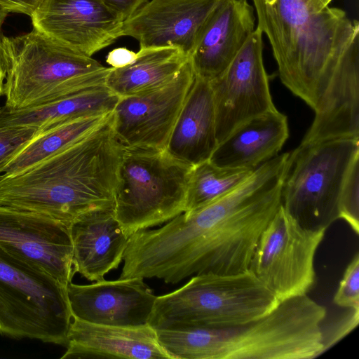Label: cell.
Instances as JSON below:
<instances>
[{"label": "cell", "mask_w": 359, "mask_h": 359, "mask_svg": "<svg viewBox=\"0 0 359 359\" xmlns=\"http://www.w3.org/2000/svg\"><path fill=\"white\" fill-rule=\"evenodd\" d=\"M67 287L0 248V334L66 346L72 319Z\"/></svg>", "instance_id": "9"}, {"label": "cell", "mask_w": 359, "mask_h": 359, "mask_svg": "<svg viewBox=\"0 0 359 359\" xmlns=\"http://www.w3.org/2000/svg\"><path fill=\"white\" fill-rule=\"evenodd\" d=\"M333 302L339 307L359 311V254L346 266Z\"/></svg>", "instance_id": "27"}, {"label": "cell", "mask_w": 359, "mask_h": 359, "mask_svg": "<svg viewBox=\"0 0 359 359\" xmlns=\"http://www.w3.org/2000/svg\"><path fill=\"white\" fill-rule=\"evenodd\" d=\"M326 316L327 309L305 294L236 326L156 330L173 359H312L325 351Z\"/></svg>", "instance_id": "4"}, {"label": "cell", "mask_w": 359, "mask_h": 359, "mask_svg": "<svg viewBox=\"0 0 359 359\" xmlns=\"http://www.w3.org/2000/svg\"><path fill=\"white\" fill-rule=\"evenodd\" d=\"M118 99L104 85L20 111H8L0 107V126L32 127L39 133L69 120L110 113Z\"/></svg>", "instance_id": "23"}, {"label": "cell", "mask_w": 359, "mask_h": 359, "mask_svg": "<svg viewBox=\"0 0 359 359\" xmlns=\"http://www.w3.org/2000/svg\"><path fill=\"white\" fill-rule=\"evenodd\" d=\"M192 168L165 149L123 146L114 212L129 237L184 212Z\"/></svg>", "instance_id": "7"}, {"label": "cell", "mask_w": 359, "mask_h": 359, "mask_svg": "<svg viewBox=\"0 0 359 359\" xmlns=\"http://www.w3.org/2000/svg\"><path fill=\"white\" fill-rule=\"evenodd\" d=\"M254 170L222 167L210 160L193 166L189 178L184 212L198 210L243 182Z\"/></svg>", "instance_id": "25"}, {"label": "cell", "mask_w": 359, "mask_h": 359, "mask_svg": "<svg viewBox=\"0 0 359 359\" xmlns=\"http://www.w3.org/2000/svg\"><path fill=\"white\" fill-rule=\"evenodd\" d=\"M217 146L210 81L195 76L165 149L175 158L194 166L210 160Z\"/></svg>", "instance_id": "20"}, {"label": "cell", "mask_w": 359, "mask_h": 359, "mask_svg": "<svg viewBox=\"0 0 359 359\" xmlns=\"http://www.w3.org/2000/svg\"><path fill=\"white\" fill-rule=\"evenodd\" d=\"M189 58L174 46L140 48L132 64L111 67L105 86L118 97L149 91L171 81Z\"/></svg>", "instance_id": "22"}, {"label": "cell", "mask_w": 359, "mask_h": 359, "mask_svg": "<svg viewBox=\"0 0 359 359\" xmlns=\"http://www.w3.org/2000/svg\"><path fill=\"white\" fill-rule=\"evenodd\" d=\"M219 0H150L126 19L121 36L140 48L174 46L191 55Z\"/></svg>", "instance_id": "15"}, {"label": "cell", "mask_w": 359, "mask_h": 359, "mask_svg": "<svg viewBox=\"0 0 359 359\" xmlns=\"http://www.w3.org/2000/svg\"><path fill=\"white\" fill-rule=\"evenodd\" d=\"M37 133L32 127L0 126V162L13 154Z\"/></svg>", "instance_id": "28"}, {"label": "cell", "mask_w": 359, "mask_h": 359, "mask_svg": "<svg viewBox=\"0 0 359 359\" xmlns=\"http://www.w3.org/2000/svg\"><path fill=\"white\" fill-rule=\"evenodd\" d=\"M111 112L69 120L37 133L0 162V177L18 173L75 142L100 126Z\"/></svg>", "instance_id": "24"}, {"label": "cell", "mask_w": 359, "mask_h": 359, "mask_svg": "<svg viewBox=\"0 0 359 359\" xmlns=\"http://www.w3.org/2000/svg\"><path fill=\"white\" fill-rule=\"evenodd\" d=\"M288 152L255 168L233 189L163 226L136 231L123 257L128 276L175 284L196 274L248 269L262 233L281 205Z\"/></svg>", "instance_id": "1"}, {"label": "cell", "mask_w": 359, "mask_h": 359, "mask_svg": "<svg viewBox=\"0 0 359 359\" xmlns=\"http://www.w3.org/2000/svg\"><path fill=\"white\" fill-rule=\"evenodd\" d=\"M1 56L6 76L4 95L8 111L41 106L105 85L111 67L35 29L3 36Z\"/></svg>", "instance_id": "5"}, {"label": "cell", "mask_w": 359, "mask_h": 359, "mask_svg": "<svg viewBox=\"0 0 359 359\" xmlns=\"http://www.w3.org/2000/svg\"><path fill=\"white\" fill-rule=\"evenodd\" d=\"M136 58V53L126 48L119 47L111 50L106 57V62L112 68L118 69L132 64Z\"/></svg>", "instance_id": "29"}, {"label": "cell", "mask_w": 359, "mask_h": 359, "mask_svg": "<svg viewBox=\"0 0 359 359\" xmlns=\"http://www.w3.org/2000/svg\"><path fill=\"white\" fill-rule=\"evenodd\" d=\"M332 1V0H314L316 4L321 8H325L328 6Z\"/></svg>", "instance_id": "33"}, {"label": "cell", "mask_w": 359, "mask_h": 359, "mask_svg": "<svg viewBox=\"0 0 359 359\" xmlns=\"http://www.w3.org/2000/svg\"><path fill=\"white\" fill-rule=\"evenodd\" d=\"M72 318L101 325H147L156 297L144 278L103 280L67 285Z\"/></svg>", "instance_id": "16"}, {"label": "cell", "mask_w": 359, "mask_h": 359, "mask_svg": "<svg viewBox=\"0 0 359 359\" xmlns=\"http://www.w3.org/2000/svg\"><path fill=\"white\" fill-rule=\"evenodd\" d=\"M195 79L190 58L167 84L119 97L113 111L114 133L126 147L165 149Z\"/></svg>", "instance_id": "12"}, {"label": "cell", "mask_w": 359, "mask_h": 359, "mask_svg": "<svg viewBox=\"0 0 359 359\" xmlns=\"http://www.w3.org/2000/svg\"><path fill=\"white\" fill-rule=\"evenodd\" d=\"M339 219H344L359 233V158L353 163L343 186L339 203Z\"/></svg>", "instance_id": "26"}, {"label": "cell", "mask_w": 359, "mask_h": 359, "mask_svg": "<svg viewBox=\"0 0 359 359\" xmlns=\"http://www.w3.org/2000/svg\"><path fill=\"white\" fill-rule=\"evenodd\" d=\"M326 230L302 226L280 205L262 233L248 269L280 302L307 294L316 282L315 256Z\"/></svg>", "instance_id": "10"}, {"label": "cell", "mask_w": 359, "mask_h": 359, "mask_svg": "<svg viewBox=\"0 0 359 359\" xmlns=\"http://www.w3.org/2000/svg\"><path fill=\"white\" fill-rule=\"evenodd\" d=\"M0 248L66 286L75 274L69 227L53 219L0 206Z\"/></svg>", "instance_id": "13"}, {"label": "cell", "mask_w": 359, "mask_h": 359, "mask_svg": "<svg viewBox=\"0 0 359 359\" xmlns=\"http://www.w3.org/2000/svg\"><path fill=\"white\" fill-rule=\"evenodd\" d=\"M75 273L93 282L104 280L123 260L129 236L114 208L88 212L69 225Z\"/></svg>", "instance_id": "19"}, {"label": "cell", "mask_w": 359, "mask_h": 359, "mask_svg": "<svg viewBox=\"0 0 359 359\" xmlns=\"http://www.w3.org/2000/svg\"><path fill=\"white\" fill-rule=\"evenodd\" d=\"M67 350L61 359H173L149 324L120 326L92 323L72 318Z\"/></svg>", "instance_id": "18"}, {"label": "cell", "mask_w": 359, "mask_h": 359, "mask_svg": "<svg viewBox=\"0 0 359 359\" xmlns=\"http://www.w3.org/2000/svg\"><path fill=\"white\" fill-rule=\"evenodd\" d=\"M359 158V138L301 142L288 152L280 186L281 205L302 226L327 229L339 219L348 173Z\"/></svg>", "instance_id": "8"}, {"label": "cell", "mask_w": 359, "mask_h": 359, "mask_svg": "<svg viewBox=\"0 0 359 359\" xmlns=\"http://www.w3.org/2000/svg\"><path fill=\"white\" fill-rule=\"evenodd\" d=\"M43 0H0V6L10 12L23 13L29 17Z\"/></svg>", "instance_id": "30"}, {"label": "cell", "mask_w": 359, "mask_h": 359, "mask_svg": "<svg viewBox=\"0 0 359 359\" xmlns=\"http://www.w3.org/2000/svg\"><path fill=\"white\" fill-rule=\"evenodd\" d=\"M288 136L287 116L275 109L237 126L217 144L210 160L222 167L255 170L278 156Z\"/></svg>", "instance_id": "21"}, {"label": "cell", "mask_w": 359, "mask_h": 359, "mask_svg": "<svg viewBox=\"0 0 359 359\" xmlns=\"http://www.w3.org/2000/svg\"><path fill=\"white\" fill-rule=\"evenodd\" d=\"M248 0H219L190 55L195 76L212 81L228 67L254 32Z\"/></svg>", "instance_id": "17"}, {"label": "cell", "mask_w": 359, "mask_h": 359, "mask_svg": "<svg viewBox=\"0 0 359 359\" xmlns=\"http://www.w3.org/2000/svg\"><path fill=\"white\" fill-rule=\"evenodd\" d=\"M112 112L97 128L12 175L0 177V206L69 225L97 210L114 208L123 149Z\"/></svg>", "instance_id": "2"}, {"label": "cell", "mask_w": 359, "mask_h": 359, "mask_svg": "<svg viewBox=\"0 0 359 359\" xmlns=\"http://www.w3.org/2000/svg\"><path fill=\"white\" fill-rule=\"evenodd\" d=\"M262 35L257 27L226 69L210 81L217 144L240 123L276 109L263 62Z\"/></svg>", "instance_id": "11"}, {"label": "cell", "mask_w": 359, "mask_h": 359, "mask_svg": "<svg viewBox=\"0 0 359 359\" xmlns=\"http://www.w3.org/2000/svg\"><path fill=\"white\" fill-rule=\"evenodd\" d=\"M123 20L127 19L147 0H102Z\"/></svg>", "instance_id": "31"}, {"label": "cell", "mask_w": 359, "mask_h": 359, "mask_svg": "<svg viewBox=\"0 0 359 359\" xmlns=\"http://www.w3.org/2000/svg\"><path fill=\"white\" fill-rule=\"evenodd\" d=\"M30 18L34 29L90 57L122 36L123 20L102 0H43Z\"/></svg>", "instance_id": "14"}, {"label": "cell", "mask_w": 359, "mask_h": 359, "mask_svg": "<svg viewBox=\"0 0 359 359\" xmlns=\"http://www.w3.org/2000/svg\"><path fill=\"white\" fill-rule=\"evenodd\" d=\"M9 13V11L4 8L0 6V46L1 43V39L3 37L2 35V25ZM6 73L5 69L3 65L1 56V50H0V97L4 95V83L6 79Z\"/></svg>", "instance_id": "32"}, {"label": "cell", "mask_w": 359, "mask_h": 359, "mask_svg": "<svg viewBox=\"0 0 359 359\" xmlns=\"http://www.w3.org/2000/svg\"><path fill=\"white\" fill-rule=\"evenodd\" d=\"M283 84L316 111L332 79L359 67V24L314 0H252Z\"/></svg>", "instance_id": "3"}, {"label": "cell", "mask_w": 359, "mask_h": 359, "mask_svg": "<svg viewBox=\"0 0 359 359\" xmlns=\"http://www.w3.org/2000/svg\"><path fill=\"white\" fill-rule=\"evenodd\" d=\"M280 302L249 269L203 273L157 296L148 324L155 330L232 327L264 317Z\"/></svg>", "instance_id": "6"}]
</instances>
